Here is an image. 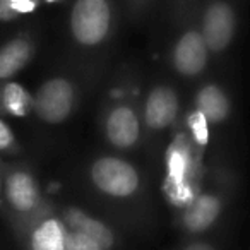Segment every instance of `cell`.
Returning <instances> with one entry per match:
<instances>
[{"label":"cell","instance_id":"6da1fadb","mask_svg":"<svg viewBox=\"0 0 250 250\" xmlns=\"http://www.w3.org/2000/svg\"><path fill=\"white\" fill-rule=\"evenodd\" d=\"M111 24L108 0H77L70 12V31L84 46L100 45L106 38Z\"/></svg>","mask_w":250,"mask_h":250},{"label":"cell","instance_id":"7a4b0ae2","mask_svg":"<svg viewBox=\"0 0 250 250\" xmlns=\"http://www.w3.org/2000/svg\"><path fill=\"white\" fill-rule=\"evenodd\" d=\"M93 184L111 197H129L139 187V175L136 168L120 158H100L91 167Z\"/></svg>","mask_w":250,"mask_h":250},{"label":"cell","instance_id":"3957f363","mask_svg":"<svg viewBox=\"0 0 250 250\" xmlns=\"http://www.w3.org/2000/svg\"><path fill=\"white\" fill-rule=\"evenodd\" d=\"M74 87L69 81L48 79L38 87L33 98V110L46 124H60L72 111Z\"/></svg>","mask_w":250,"mask_h":250},{"label":"cell","instance_id":"277c9868","mask_svg":"<svg viewBox=\"0 0 250 250\" xmlns=\"http://www.w3.org/2000/svg\"><path fill=\"white\" fill-rule=\"evenodd\" d=\"M235 35V12L226 2H212L202 19V40L211 52H223Z\"/></svg>","mask_w":250,"mask_h":250},{"label":"cell","instance_id":"5b68a950","mask_svg":"<svg viewBox=\"0 0 250 250\" xmlns=\"http://www.w3.org/2000/svg\"><path fill=\"white\" fill-rule=\"evenodd\" d=\"M208 46L199 31H187L177 42L173 50L175 69L182 76H197L208 63Z\"/></svg>","mask_w":250,"mask_h":250},{"label":"cell","instance_id":"8992f818","mask_svg":"<svg viewBox=\"0 0 250 250\" xmlns=\"http://www.w3.org/2000/svg\"><path fill=\"white\" fill-rule=\"evenodd\" d=\"M141 125L136 111L129 106H117L106 118V137L115 147L127 149L139 139Z\"/></svg>","mask_w":250,"mask_h":250},{"label":"cell","instance_id":"52a82bcc","mask_svg":"<svg viewBox=\"0 0 250 250\" xmlns=\"http://www.w3.org/2000/svg\"><path fill=\"white\" fill-rule=\"evenodd\" d=\"M178 113V98L173 89L158 86L149 93L144 108V120L151 129H167Z\"/></svg>","mask_w":250,"mask_h":250},{"label":"cell","instance_id":"ba28073f","mask_svg":"<svg viewBox=\"0 0 250 250\" xmlns=\"http://www.w3.org/2000/svg\"><path fill=\"white\" fill-rule=\"evenodd\" d=\"M5 197L16 211L28 212L38 204L40 192L28 171H14L5 180Z\"/></svg>","mask_w":250,"mask_h":250},{"label":"cell","instance_id":"9c48e42d","mask_svg":"<svg viewBox=\"0 0 250 250\" xmlns=\"http://www.w3.org/2000/svg\"><path fill=\"white\" fill-rule=\"evenodd\" d=\"M221 212V201L216 195L202 194L192 199L184 212V225L190 231H204L208 229Z\"/></svg>","mask_w":250,"mask_h":250},{"label":"cell","instance_id":"30bf717a","mask_svg":"<svg viewBox=\"0 0 250 250\" xmlns=\"http://www.w3.org/2000/svg\"><path fill=\"white\" fill-rule=\"evenodd\" d=\"M197 111L206 118L208 124H219L229 113V101L225 91L216 84L204 86L195 96Z\"/></svg>","mask_w":250,"mask_h":250},{"label":"cell","instance_id":"8fae6325","mask_svg":"<svg viewBox=\"0 0 250 250\" xmlns=\"http://www.w3.org/2000/svg\"><path fill=\"white\" fill-rule=\"evenodd\" d=\"M33 57V45L28 40H12L0 48V79H11L21 72Z\"/></svg>","mask_w":250,"mask_h":250},{"label":"cell","instance_id":"7c38bea8","mask_svg":"<svg viewBox=\"0 0 250 250\" xmlns=\"http://www.w3.org/2000/svg\"><path fill=\"white\" fill-rule=\"evenodd\" d=\"M65 221L72 228V231H79L83 235L93 238L96 243H100L101 249H110L113 245V233L106 228L101 221L87 216L86 212L72 208L65 211Z\"/></svg>","mask_w":250,"mask_h":250},{"label":"cell","instance_id":"4fadbf2b","mask_svg":"<svg viewBox=\"0 0 250 250\" xmlns=\"http://www.w3.org/2000/svg\"><path fill=\"white\" fill-rule=\"evenodd\" d=\"M67 231L57 219L43 221L31 235V250H65Z\"/></svg>","mask_w":250,"mask_h":250},{"label":"cell","instance_id":"5bb4252c","mask_svg":"<svg viewBox=\"0 0 250 250\" xmlns=\"http://www.w3.org/2000/svg\"><path fill=\"white\" fill-rule=\"evenodd\" d=\"M0 101H2L5 111H9L11 115H18V117H24L33 108L31 94L18 83L5 84L0 93Z\"/></svg>","mask_w":250,"mask_h":250},{"label":"cell","instance_id":"9a60e30c","mask_svg":"<svg viewBox=\"0 0 250 250\" xmlns=\"http://www.w3.org/2000/svg\"><path fill=\"white\" fill-rule=\"evenodd\" d=\"M38 0H0V19H12L35 11Z\"/></svg>","mask_w":250,"mask_h":250},{"label":"cell","instance_id":"2e32d148","mask_svg":"<svg viewBox=\"0 0 250 250\" xmlns=\"http://www.w3.org/2000/svg\"><path fill=\"white\" fill-rule=\"evenodd\" d=\"M65 250H103L100 243H96L93 238L83 235L79 231L67 233L65 238Z\"/></svg>","mask_w":250,"mask_h":250},{"label":"cell","instance_id":"e0dca14e","mask_svg":"<svg viewBox=\"0 0 250 250\" xmlns=\"http://www.w3.org/2000/svg\"><path fill=\"white\" fill-rule=\"evenodd\" d=\"M188 122H190V129H192V134H194V139L197 141L201 146H204V144L208 143V137H209V129H208V122H206V118L202 117L199 111H195Z\"/></svg>","mask_w":250,"mask_h":250},{"label":"cell","instance_id":"ac0fdd59","mask_svg":"<svg viewBox=\"0 0 250 250\" xmlns=\"http://www.w3.org/2000/svg\"><path fill=\"white\" fill-rule=\"evenodd\" d=\"M14 147V136L4 120H0V151H9Z\"/></svg>","mask_w":250,"mask_h":250},{"label":"cell","instance_id":"d6986e66","mask_svg":"<svg viewBox=\"0 0 250 250\" xmlns=\"http://www.w3.org/2000/svg\"><path fill=\"white\" fill-rule=\"evenodd\" d=\"M185 250H214V249L211 245H208V243H192Z\"/></svg>","mask_w":250,"mask_h":250},{"label":"cell","instance_id":"ffe728a7","mask_svg":"<svg viewBox=\"0 0 250 250\" xmlns=\"http://www.w3.org/2000/svg\"><path fill=\"white\" fill-rule=\"evenodd\" d=\"M46 2H55V0H46Z\"/></svg>","mask_w":250,"mask_h":250}]
</instances>
